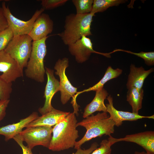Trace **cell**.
I'll return each mask as SVG.
<instances>
[{
    "label": "cell",
    "mask_w": 154,
    "mask_h": 154,
    "mask_svg": "<svg viewBox=\"0 0 154 154\" xmlns=\"http://www.w3.org/2000/svg\"><path fill=\"white\" fill-rule=\"evenodd\" d=\"M75 111L70 113L52 128L51 140L48 148L53 151H60L74 147L79 137L76 129L77 121Z\"/></svg>",
    "instance_id": "1"
},
{
    "label": "cell",
    "mask_w": 154,
    "mask_h": 154,
    "mask_svg": "<svg viewBox=\"0 0 154 154\" xmlns=\"http://www.w3.org/2000/svg\"><path fill=\"white\" fill-rule=\"evenodd\" d=\"M92 13L77 14L71 13L65 17L64 30L58 34L65 45H68L80 39L83 36L92 35L91 26L93 17Z\"/></svg>",
    "instance_id": "2"
},
{
    "label": "cell",
    "mask_w": 154,
    "mask_h": 154,
    "mask_svg": "<svg viewBox=\"0 0 154 154\" xmlns=\"http://www.w3.org/2000/svg\"><path fill=\"white\" fill-rule=\"evenodd\" d=\"M115 126L107 112H99L95 115L88 116L77 123V127H83L86 131L83 137L76 142L74 149L77 150L81 148L83 144L93 138L103 135H111L114 133Z\"/></svg>",
    "instance_id": "3"
},
{
    "label": "cell",
    "mask_w": 154,
    "mask_h": 154,
    "mask_svg": "<svg viewBox=\"0 0 154 154\" xmlns=\"http://www.w3.org/2000/svg\"><path fill=\"white\" fill-rule=\"evenodd\" d=\"M48 37L32 42L31 53L25 70L26 77L41 83L44 80V60L47 52L46 41Z\"/></svg>",
    "instance_id": "4"
},
{
    "label": "cell",
    "mask_w": 154,
    "mask_h": 154,
    "mask_svg": "<svg viewBox=\"0 0 154 154\" xmlns=\"http://www.w3.org/2000/svg\"><path fill=\"white\" fill-rule=\"evenodd\" d=\"M32 40L28 35L14 36L4 49L23 69L27 66L31 52Z\"/></svg>",
    "instance_id": "5"
},
{
    "label": "cell",
    "mask_w": 154,
    "mask_h": 154,
    "mask_svg": "<svg viewBox=\"0 0 154 154\" xmlns=\"http://www.w3.org/2000/svg\"><path fill=\"white\" fill-rule=\"evenodd\" d=\"M52 127L39 126L27 127L19 135L23 141L32 149L35 146L42 145L48 148L52 137Z\"/></svg>",
    "instance_id": "6"
},
{
    "label": "cell",
    "mask_w": 154,
    "mask_h": 154,
    "mask_svg": "<svg viewBox=\"0 0 154 154\" xmlns=\"http://www.w3.org/2000/svg\"><path fill=\"white\" fill-rule=\"evenodd\" d=\"M1 7L7 20L9 27L11 29L14 36L29 35L34 22L44 10L42 8L39 10H37L31 18L27 21H25L14 16L12 14L9 6H6L5 1L2 2Z\"/></svg>",
    "instance_id": "7"
},
{
    "label": "cell",
    "mask_w": 154,
    "mask_h": 154,
    "mask_svg": "<svg viewBox=\"0 0 154 154\" xmlns=\"http://www.w3.org/2000/svg\"><path fill=\"white\" fill-rule=\"evenodd\" d=\"M68 66V59L64 57L59 59L54 67L55 74L60 78V101L63 105L67 103L71 98H73V100L77 92V88L72 85L66 74V70Z\"/></svg>",
    "instance_id": "8"
},
{
    "label": "cell",
    "mask_w": 154,
    "mask_h": 154,
    "mask_svg": "<svg viewBox=\"0 0 154 154\" xmlns=\"http://www.w3.org/2000/svg\"><path fill=\"white\" fill-rule=\"evenodd\" d=\"M23 69L5 50L0 51V76L9 83H12L23 76Z\"/></svg>",
    "instance_id": "9"
},
{
    "label": "cell",
    "mask_w": 154,
    "mask_h": 154,
    "mask_svg": "<svg viewBox=\"0 0 154 154\" xmlns=\"http://www.w3.org/2000/svg\"><path fill=\"white\" fill-rule=\"evenodd\" d=\"M68 46L70 54L74 56L76 61L78 63H82L87 60L92 53L105 56L106 54L95 51L93 49L92 43L90 39L84 36Z\"/></svg>",
    "instance_id": "10"
},
{
    "label": "cell",
    "mask_w": 154,
    "mask_h": 154,
    "mask_svg": "<svg viewBox=\"0 0 154 154\" xmlns=\"http://www.w3.org/2000/svg\"><path fill=\"white\" fill-rule=\"evenodd\" d=\"M108 139L113 144L117 142L124 141L135 143L142 147L146 151L154 153V132L146 131L128 135L123 138H116L109 136Z\"/></svg>",
    "instance_id": "11"
},
{
    "label": "cell",
    "mask_w": 154,
    "mask_h": 154,
    "mask_svg": "<svg viewBox=\"0 0 154 154\" xmlns=\"http://www.w3.org/2000/svg\"><path fill=\"white\" fill-rule=\"evenodd\" d=\"M45 68L47 78L44 92L45 100L43 106L38 109L39 112L42 115L50 111L54 108L51 104L52 100L55 94L60 91L59 81L55 78L54 70L46 67Z\"/></svg>",
    "instance_id": "12"
},
{
    "label": "cell",
    "mask_w": 154,
    "mask_h": 154,
    "mask_svg": "<svg viewBox=\"0 0 154 154\" xmlns=\"http://www.w3.org/2000/svg\"><path fill=\"white\" fill-rule=\"evenodd\" d=\"M107 99L108 102V103L105 105L107 112L110 114V117L114 122L115 126L117 127L121 125L124 121H134L145 118L154 119V115L145 116L133 112L118 110L113 106L112 96L110 95L107 97Z\"/></svg>",
    "instance_id": "13"
},
{
    "label": "cell",
    "mask_w": 154,
    "mask_h": 154,
    "mask_svg": "<svg viewBox=\"0 0 154 154\" xmlns=\"http://www.w3.org/2000/svg\"><path fill=\"white\" fill-rule=\"evenodd\" d=\"M53 26V22L49 16L43 13L34 22L28 35L33 41L41 39L52 32Z\"/></svg>",
    "instance_id": "14"
},
{
    "label": "cell",
    "mask_w": 154,
    "mask_h": 154,
    "mask_svg": "<svg viewBox=\"0 0 154 154\" xmlns=\"http://www.w3.org/2000/svg\"><path fill=\"white\" fill-rule=\"evenodd\" d=\"M70 113L58 110L54 108L50 111L41 116H38L28 124L26 127L54 126L62 120Z\"/></svg>",
    "instance_id": "15"
},
{
    "label": "cell",
    "mask_w": 154,
    "mask_h": 154,
    "mask_svg": "<svg viewBox=\"0 0 154 154\" xmlns=\"http://www.w3.org/2000/svg\"><path fill=\"white\" fill-rule=\"evenodd\" d=\"M38 116V113L34 112L17 123L0 127V135L4 136L5 141H7L19 134L23 128L26 127L28 124Z\"/></svg>",
    "instance_id": "16"
},
{
    "label": "cell",
    "mask_w": 154,
    "mask_h": 154,
    "mask_svg": "<svg viewBox=\"0 0 154 154\" xmlns=\"http://www.w3.org/2000/svg\"><path fill=\"white\" fill-rule=\"evenodd\" d=\"M153 71V68L145 70L142 66L137 67L131 64L126 84L127 88L134 87L139 90L142 89L145 79Z\"/></svg>",
    "instance_id": "17"
},
{
    "label": "cell",
    "mask_w": 154,
    "mask_h": 154,
    "mask_svg": "<svg viewBox=\"0 0 154 154\" xmlns=\"http://www.w3.org/2000/svg\"><path fill=\"white\" fill-rule=\"evenodd\" d=\"M108 95L107 91L104 88L96 91L94 98L84 109L83 117L85 118L97 111L107 112L104 101Z\"/></svg>",
    "instance_id": "18"
},
{
    "label": "cell",
    "mask_w": 154,
    "mask_h": 154,
    "mask_svg": "<svg viewBox=\"0 0 154 154\" xmlns=\"http://www.w3.org/2000/svg\"><path fill=\"white\" fill-rule=\"evenodd\" d=\"M122 70L119 68L113 69L110 66L107 68L105 74L97 84L93 86L85 89L82 91L77 92L74 96V100L76 102V100L77 96L80 94L85 92L90 91H96L103 88L104 84L109 80L116 78L119 76L122 73Z\"/></svg>",
    "instance_id": "19"
},
{
    "label": "cell",
    "mask_w": 154,
    "mask_h": 154,
    "mask_svg": "<svg viewBox=\"0 0 154 154\" xmlns=\"http://www.w3.org/2000/svg\"><path fill=\"white\" fill-rule=\"evenodd\" d=\"M128 90L127 101L131 107L132 112L139 114V111L142 108L144 91L142 88L139 90L134 87Z\"/></svg>",
    "instance_id": "20"
},
{
    "label": "cell",
    "mask_w": 154,
    "mask_h": 154,
    "mask_svg": "<svg viewBox=\"0 0 154 154\" xmlns=\"http://www.w3.org/2000/svg\"><path fill=\"white\" fill-rule=\"evenodd\" d=\"M124 0H94L92 9L91 12L94 14L103 12L109 7L117 6L121 3H125Z\"/></svg>",
    "instance_id": "21"
},
{
    "label": "cell",
    "mask_w": 154,
    "mask_h": 154,
    "mask_svg": "<svg viewBox=\"0 0 154 154\" xmlns=\"http://www.w3.org/2000/svg\"><path fill=\"white\" fill-rule=\"evenodd\" d=\"M72 1L76 8V14H84L91 11L93 0H73Z\"/></svg>",
    "instance_id": "22"
},
{
    "label": "cell",
    "mask_w": 154,
    "mask_h": 154,
    "mask_svg": "<svg viewBox=\"0 0 154 154\" xmlns=\"http://www.w3.org/2000/svg\"><path fill=\"white\" fill-rule=\"evenodd\" d=\"M119 51H123L133 54L143 59L145 63L148 66H151L154 65V52H145L141 51L139 53H135L128 50L118 49L114 50L112 52Z\"/></svg>",
    "instance_id": "23"
},
{
    "label": "cell",
    "mask_w": 154,
    "mask_h": 154,
    "mask_svg": "<svg viewBox=\"0 0 154 154\" xmlns=\"http://www.w3.org/2000/svg\"><path fill=\"white\" fill-rule=\"evenodd\" d=\"M12 83H9L0 76V101L9 99L12 91Z\"/></svg>",
    "instance_id": "24"
},
{
    "label": "cell",
    "mask_w": 154,
    "mask_h": 154,
    "mask_svg": "<svg viewBox=\"0 0 154 154\" xmlns=\"http://www.w3.org/2000/svg\"><path fill=\"white\" fill-rule=\"evenodd\" d=\"M13 37V32L9 27L0 33V51L5 49Z\"/></svg>",
    "instance_id": "25"
},
{
    "label": "cell",
    "mask_w": 154,
    "mask_h": 154,
    "mask_svg": "<svg viewBox=\"0 0 154 154\" xmlns=\"http://www.w3.org/2000/svg\"><path fill=\"white\" fill-rule=\"evenodd\" d=\"M112 143L108 139L103 140L100 143V146L97 148L90 154H111V146Z\"/></svg>",
    "instance_id": "26"
},
{
    "label": "cell",
    "mask_w": 154,
    "mask_h": 154,
    "mask_svg": "<svg viewBox=\"0 0 154 154\" xmlns=\"http://www.w3.org/2000/svg\"><path fill=\"white\" fill-rule=\"evenodd\" d=\"M67 0H42L41 5L44 10L52 9L65 4Z\"/></svg>",
    "instance_id": "27"
},
{
    "label": "cell",
    "mask_w": 154,
    "mask_h": 154,
    "mask_svg": "<svg viewBox=\"0 0 154 154\" xmlns=\"http://www.w3.org/2000/svg\"><path fill=\"white\" fill-rule=\"evenodd\" d=\"M13 139L21 148L23 152L22 154H34L33 153L31 149L23 144V141L19 134L16 135Z\"/></svg>",
    "instance_id": "28"
},
{
    "label": "cell",
    "mask_w": 154,
    "mask_h": 154,
    "mask_svg": "<svg viewBox=\"0 0 154 154\" xmlns=\"http://www.w3.org/2000/svg\"><path fill=\"white\" fill-rule=\"evenodd\" d=\"M9 102V99L0 101V121L6 116V109Z\"/></svg>",
    "instance_id": "29"
},
{
    "label": "cell",
    "mask_w": 154,
    "mask_h": 154,
    "mask_svg": "<svg viewBox=\"0 0 154 154\" xmlns=\"http://www.w3.org/2000/svg\"><path fill=\"white\" fill-rule=\"evenodd\" d=\"M9 27L8 22L2 7L0 6V33Z\"/></svg>",
    "instance_id": "30"
},
{
    "label": "cell",
    "mask_w": 154,
    "mask_h": 154,
    "mask_svg": "<svg viewBox=\"0 0 154 154\" xmlns=\"http://www.w3.org/2000/svg\"><path fill=\"white\" fill-rule=\"evenodd\" d=\"M96 142L93 143L90 147L86 149H82L81 148L77 149L76 152L74 154H90L98 146Z\"/></svg>",
    "instance_id": "31"
},
{
    "label": "cell",
    "mask_w": 154,
    "mask_h": 154,
    "mask_svg": "<svg viewBox=\"0 0 154 154\" xmlns=\"http://www.w3.org/2000/svg\"><path fill=\"white\" fill-rule=\"evenodd\" d=\"M145 152L143 151L139 152L138 151H135L134 154H144Z\"/></svg>",
    "instance_id": "32"
},
{
    "label": "cell",
    "mask_w": 154,
    "mask_h": 154,
    "mask_svg": "<svg viewBox=\"0 0 154 154\" xmlns=\"http://www.w3.org/2000/svg\"><path fill=\"white\" fill-rule=\"evenodd\" d=\"M144 154H154V153H153L149 152L146 151V152H145Z\"/></svg>",
    "instance_id": "33"
},
{
    "label": "cell",
    "mask_w": 154,
    "mask_h": 154,
    "mask_svg": "<svg viewBox=\"0 0 154 154\" xmlns=\"http://www.w3.org/2000/svg\"><path fill=\"white\" fill-rule=\"evenodd\" d=\"M8 1V0H0V1Z\"/></svg>",
    "instance_id": "34"
}]
</instances>
